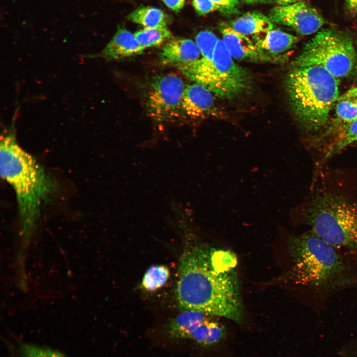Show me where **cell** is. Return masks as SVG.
Masks as SVG:
<instances>
[{"label": "cell", "instance_id": "obj_2", "mask_svg": "<svg viewBox=\"0 0 357 357\" xmlns=\"http://www.w3.org/2000/svg\"><path fill=\"white\" fill-rule=\"evenodd\" d=\"M288 252L289 280L314 311H322L338 294L357 289V261L311 231L291 236Z\"/></svg>", "mask_w": 357, "mask_h": 357}, {"label": "cell", "instance_id": "obj_5", "mask_svg": "<svg viewBox=\"0 0 357 357\" xmlns=\"http://www.w3.org/2000/svg\"><path fill=\"white\" fill-rule=\"evenodd\" d=\"M339 82L323 67L313 65L293 68L286 79L292 111L300 125L315 132L326 122L339 97Z\"/></svg>", "mask_w": 357, "mask_h": 357}, {"label": "cell", "instance_id": "obj_20", "mask_svg": "<svg viewBox=\"0 0 357 357\" xmlns=\"http://www.w3.org/2000/svg\"><path fill=\"white\" fill-rule=\"evenodd\" d=\"M170 272L166 266H152L145 273L142 281V286L147 291H155L166 284Z\"/></svg>", "mask_w": 357, "mask_h": 357}, {"label": "cell", "instance_id": "obj_23", "mask_svg": "<svg viewBox=\"0 0 357 357\" xmlns=\"http://www.w3.org/2000/svg\"><path fill=\"white\" fill-rule=\"evenodd\" d=\"M20 357H66L60 352L30 344H23L20 347Z\"/></svg>", "mask_w": 357, "mask_h": 357}, {"label": "cell", "instance_id": "obj_26", "mask_svg": "<svg viewBox=\"0 0 357 357\" xmlns=\"http://www.w3.org/2000/svg\"><path fill=\"white\" fill-rule=\"evenodd\" d=\"M170 9L178 12L183 7L185 0H162Z\"/></svg>", "mask_w": 357, "mask_h": 357}, {"label": "cell", "instance_id": "obj_31", "mask_svg": "<svg viewBox=\"0 0 357 357\" xmlns=\"http://www.w3.org/2000/svg\"><path fill=\"white\" fill-rule=\"evenodd\" d=\"M355 12L357 13V8H356V9Z\"/></svg>", "mask_w": 357, "mask_h": 357}, {"label": "cell", "instance_id": "obj_1", "mask_svg": "<svg viewBox=\"0 0 357 357\" xmlns=\"http://www.w3.org/2000/svg\"><path fill=\"white\" fill-rule=\"evenodd\" d=\"M237 262L229 251L202 246L187 251L178 269L176 294L179 307L241 321Z\"/></svg>", "mask_w": 357, "mask_h": 357}, {"label": "cell", "instance_id": "obj_22", "mask_svg": "<svg viewBox=\"0 0 357 357\" xmlns=\"http://www.w3.org/2000/svg\"><path fill=\"white\" fill-rule=\"evenodd\" d=\"M219 39L215 34L210 31H202L197 34L195 43L202 58L208 60L212 59Z\"/></svg>", "mask_w": 357, "mask_h": 357}, {"label": "cell", "instance_id": "obj_3", "mask_svg": "<svg viewBox=\"0 0 357 357\" xmlns=\"http://www.w3.org/2000/svg\"><path fill=\"white\" fill-rule=\"evenodd\" d=\"M0 167L1 177L15 192L22 223L28 228L54 194L55 183L36 159L20 146L12 129L1 138Z\"/></svg>", "mask_w": 357, "mask_h": 357}, {"label": "cell", "instance_id": "obj_21", "mask_svg": "<svg viewBox=\"0 0 357 357\" xmlns=\"http://www.w3.org/2000/svg\"><path fill=\"white\" fill-rule=\"evenodd\" d=\"M337 101L335 111L339 119L350 122L357 118V96L346 92Z\"/></svg>", "mask_w": 357, "mask_h": 357}, {"label": "cell", "instance_id": "obj_12", "mask_svg": "<svg viewBox=\"0 0 357 357\" xmlns=\"http://www.w3.org/2000/svg\"><path fill=\"white\" fill-rule=\"evenodd\" d=\"M221 32L222 41L233 59L254 62H271L279 60L265 53L257 46L253 40L237 32L231 27H222Z\"/></svg>", "mask_w": 357, "mask_h": 357}, {"label": "cell", "instance_id": "obj_10", "mask_svg": "<svg viewBox=\"0 0 357 357\" xmlns=\"http://www.w3.org/2000/svg\"><path fill=\"white\" fill-rule=\"evenodd\" d=\"M269 17L273 23L290 27L302 35L315 33L325 23L316 9L302 1L275 6L271 10Z\"/></svg>", "mask_w": 357, "mask_h": 357}, {"label": "cell", "instance_id": "obj_19", "mask_svg": "<svg viewBox=\"0 0 357 357\" xmlns=\"http://www.w3.org/2000/svg\"><path fill=\"white\" fill-rule=\"evenodd\" d=\"M133 34L144 50L159 46L172 38V33L167 27L144 28Z\"/></svg>", "mask_w": 357, "mask_h": 357}, {"label": "cell", "instance_id": "obj_11", "mask_svg": "<svg viewBox=\"0 0 357 357\" xmlns=\"http://www.w3.org/2000/svg\"><path fill=\"white\" fill-rule=\"evenodd\" d=\"M215 96L204 86L195 83L187 84L181 104V117L192 119L219 117Z\"/></svg>", "mask_w": 357, "mask_h": 357}, {"label": "cell", "instance_id": "obj_9", "mask_svg": "<svg viewBox=\"0 0 357 357\" xmlns=\"http://www.w3.org/2000/svg\"><path fill=\"white\" fill-rule=\"evenodd\" d=\"M197 310H182L170 321L167 333L174 340H190L204 346L218 343L224 337V327L212 317Z\"/></svg>", "mask_w": 357, "mask_h": 357}, {"label": "cell", "instance_id": "obj_15", "mask_svg": "<svg viewBox=\"0 0 357 357\" xmlns=\"http://www.w3.org/2000/svg\"><path fill=\"white\" fill-rule=\"evenodd\" d=\"M253 41L265 53L278 58V55L291 49L298 41V38L282 30L273 29L255 35Z\"/></svg>", "mask_w": 357, "mask_h": 357}, {"label": "cell", "instance_id": "obj_8", "mask_svg": "<svg viewBox=\"0 0 357 357\" xmlns=\"http://www.w3.org/2000/svg\"><path fill=\"white\" fill-rule=\"evenodd\" d=\"M186 85L183 80L173 73L153 76L144 94L147 114L159 121L175 120L181 117V104Z\"/></svg>", "mask_w": 357, "mask_h": 357}, {"label": "cell", "instance_id": "obj_25", "mask_svg": "<svg viewBox=\"0 0 357 357\" xmlns=\"http://www.w3.org/2000/svg\"><path fill=\"white\" fill-rule=\"evenodd\" d=\"M340 353L342 357H357V341L345 347Z\"/></svg>", "mask_w": 357, "mask_h": 357}, {"label": "cell", "instance_id": "obj_24", "mask_svg": "<svg viewBox=\"0 0 357 357\" xmlns=\"http://www.w3.org/2000/svg\"><path fill=\"white\" fill-rule=\"evenodd\" d=\"M192 4L196 11L200 15H204L220 8L212 0H193Z\"/></svg>", "mask_w": 357, "mask_h": 357}, {"label": "cell", "instance_id": "obj_27", "mask_svg": "<svg viewBox=\"0 0 357 357\" xmlns=\"http://www.w3.org/2000/svg\"><path fill=\"white\" fill-rule=\"evenodd\" d=\"M216 4L225 9H232L238 4V0H212Z\"/></svg>", "mask_w": 357, "mask_h": 357}, {"label": "cell", "instance_id": "obj_7", "mask_svg": "<svg viewBox=\"0 0 357 357\" xmlns=\"http://www.w3.org/2000/svg\"><path fill=\"white\" fill-rule=\"evenodd\" d=\"M292 64L293 68L320 65L338 78L346 77L357 71V53L349 36L324 29L306 43Z\"/></svg>", "mask_w": 357, "mask_h": 357}, {"label": "cell", "instance_id": "obj_17", "mask_svg": "<svg viewBox=\"0 0 357 357\" xmlns=\"http://www.w3.org/2000/svg\"><path fill=\"white\" fill-rule=\"evenodd\" d=\"M128 20L144 28L167 27L168 17L161 9L151 6H142L132 11Z\"/></svg>", "mask_w": 357, "mask_h": 357}, {"label": "cell", "instance_id": "obj_4", "mask_svg": "<svg viewBox=\"0 0 357 357\" xmlns=\"http://www.w3.org/2000/svg\"><path fill=\"white\" fill-rule=\"evenodd\" d=\"M309 230L357 261V199L343 192L317 190L303 210Z\"/></svg>", "mask_w": 357, "mask_h": 357}, {"label": "cell", "instance_id": "obj_28", "mask_svg": "<svg viewBox=\"0 0 357 357\" xmlns=\"http://www.w3.org/2000/svg\"><path fill=\"white\" fill-rule=\"evenodd\" d=\"M301 0H274L279 5H285L300 1Z\"/></svg>", "mask_w": 357, "mask_h": 357}, {"label": "cell", "instance_id": "obj_30", "mask_svg": "<svg viewBox=\"0 0 357 357\" xmlns=\"http://www.w3.org/2000/svg\"><path fill=\"white\" fill-rule=\"evenodd\" d=\"M248 3H255L266 2L267 0H243Z\"/></svg>", "mask_w": 357, "mask_h": 357}, {"label": "cell", "instance_id": "obj_29", "mask_svg": "<svg viewBox=\"0 0 357 357\" xmlns=\"http://www.w3.org/2000/svg\"><path fill=\"white\" fill-rule=\"evenodd\" d=\"M346 2L348 8L355 12L357 7V0H346Z\"/></svg>", "mask_w": 357, "mask_h": 357}, {"label": "cell", "instance_id": "obj_18", "mask_svg": "<svg viewBox=\"0 0 357 357\" xmlns=\"http://www.w3.org/2000/svg\"><path fill=\"white\" fill-rule=\"evenodd\" d=\"M344 122L328 147L326 158H330L357 140V118L352 121Z\"/></svg>", "mask_w": 357, "mask_h": 357}, {"label": "cell", "instance_id": "obj_6", "mask_svg": "<svg viewBox=\"0 0 357 357\" xmlns=\"http://www.w3.org/2000/svg\"><path fill=\"white\" fill-rule=\"evenodd\" d=\"M222 40L219 39L211 60L204 58L177 68L191 81L200 84L217 97L231 100L249 90L250 72L236 63Z\"/></svg>", "mask_w": 357, "mask_h": 357}, {"label": "cell", "instance_id": "obj_14", "mask_svg": "<svg viewBox=\"0 0 357 357\" xmlns=\"http://www.w3.org/2000/svg\"><path fill=\"white\" fill-rule=\"evenodd\" d=\"M144 50L134 34L124 28L120 27L100 52L88 55L86 57L100 58L108 60H116L140 55Z\"/></svg>", "mask_w": 357, "mask_h": 357}, {"label": "cell", "instance_id": "obj_13", "mask_svg": "<svg viewBox=\"0 0 357 357\" xmlns=\"http://www.w3.org/2000/svg\"><path fill=\"white\" fill-rule=\"evenodd\" d=\"M202 55L196 43L184 38H171L159 53L161 63L176 67L196 61Z\"/></svg>", "mask_w": 357, "mask_h": 357}, {"label": "cell", "instance_id": "obj_16", "mask_svg": "<svg viewBox=\"0 0 357 357\" xmlns=\"http://www.w3.org/2000/svg\"><path fill=\"white\" fill-rule=\"evenodd\" d=\"M269 17L258 12H248L233 21L231 27L245 35H257L273 29Z\"/></svg>", "mask_w": 357, "mask_h": 357}]
</instances>
